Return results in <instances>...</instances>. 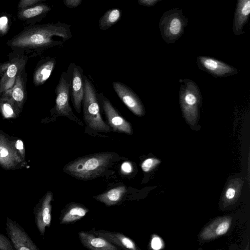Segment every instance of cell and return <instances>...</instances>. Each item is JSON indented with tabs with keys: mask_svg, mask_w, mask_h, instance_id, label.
Wrapping results in <instances>:
<instances>
[{
	"mask_svg": "<svg viewBox=\"0 0 250 250\" xmlns=\"http://www.w3.org/2000/svg\"><path fill=\"white\" fill-rule=\"evenodd\" d=\"M6 230L15 249L17 250H39L24 229L16 222L7 217Z\"/></svg>",
	"mask_w": 250,
	"mask_h": 250,
	"instance_id": "8",
	"label": "cell"
},
{
	"mask_svg": "<svg viewBox=\"0 0 250 250\" xmlns=\"http://www.w3.org/2000/svg\"><path fill=\"white\" fill-rule=\"evenodd\" d=\"M83 0H63L64 5L70 8H76L79 6Z\"/></svg>",
	"mask_w": 250,
	"mask_h": 250,
	"instance_id": "31",
	"label": "cell"
},
{
	"mask_svg": "<svg viewBox=\"0 0 250 250\" xmlns=\"http://www.w3.org/2000/svg\"><path fill=\"white\" fill-rule=\"evenodd\" d=\"M188 19L178 8L163 13L159 22L160 35L167 43H173L183 35L188 24Z\"/></svg>",
	"mask_w": 250,
	"mask_h": 250,
	"instance_id": "3",
	"label": "cell"
},
{
	"mask_svg": "<svg viewBox=\"0 0 250 250\" xmlns=\"http://www.w3.org/2000/svg\"><path fill=\"white\" fill-rule=\"evenodd\" d=\"M112 158L111 154L102 153L79 158L65 167L66 172L81 179L93 178L103 172Z\"/></svg>",
	"mask_w": 250,
	"mask_h": 250,
	"instance_id": "2",
	"label": "cell"
},
{
	"mask_svg": "<svg viewBox=\"0 0 250 250\" xmlns=\"http://www.w3.org/2000/svg\"><path fill=\"white\" fill-rule=\"evenodd\" d=\"M83 107V118L88 126L99 131H110L109 126L101 117L95 91L87 79H85L84 82Z\"/></svg>",
	"mask_w": 250,
	"mask_h": 250,
	"instance_id": "4",
	"label": "cell"
},
{
	"mask_svg": "<svg viewBox=\"0 0 250 250\" xmlns=\"http://www.w3.org/2000/svg\"><path fill=\"white\" fill-rule=\"evenodd\" d=\"M160 163V161L154 158H148L145 160L142 164L141 167L143 171L148 172L155 166Z\"/></svg>",
	"mask_w": 250,
	"mask_h": 250,
	"instance_id": "27",
	"label": "cell"
},
{
	"mask_svg": "<svg viewBox=\"0 0 250 250\" xmlns=\"http://www.w3.org/2000/svg\"><path fill=\"white\" fill-rule=\"evenodd\" d=\"M55 63V60L50 59L37 65L33 75V82L35 86L42 85L46 82L54 68Z\"/></svg>",
	"mask_w": 250,
	"mask_h": 250,
	"instance_id": "20",
	"label": "cell"
},
{
	"mask_svg": "<svg viewBox=\"0 0 250 250\" xmlns=\"http://www.w3.org/2000/svg\"><path fill=\"white\" fill-rule=\"evenodd\" d=\"M8 55V65L0 80V95L12 88L18 74L25 67L28 57L22 50H12Z\"/></svg>",
	"mask_w": 250,
	"mask_h": 250,
	"instance_id": "6",
	"label": "cell"
},
{
	"mask_svg": "<svg viewBox=\"0 0 250 250\" xmlns=\"http://www.w3.org/2000/svg\"><path fill=\"white\" fill-rule=\"evenodd\" d=\"M88 210L80 206L71 207L63 215L61 223L66 224L73 222L85 216Z\"/></svg>",
	"mask_w": 250,
	"mask_h": 250,
	"instance_id": "24",
	"label": "cell"
},
{
	"mask_svg": "<svg viewBox=\"0 0 250 250\" xmlns=\"http://www.w3.org/2000/svg\"><path fill=\"white\" fill-rule=\"evenodd\" d=\"M8 65V62L5 63L0 62V73H4Z\"/></svg>",
	"mask_w": 250,
	"mask_h": 250,
	"instance_id": "36",
	"label": "cell"
},
{
	"mask_svg": "<svg viewBox=\"0 0 250 250\" xmlns=\"http://www.w3.org/2000/svg\"><path fill=\"white\" fill-rule=\"evenodd\" d=\"M113 87L119 97L134 114L138 116L145 115V110L143 105L129 87L118 82L113 83Z\"/></svg>",
	"mask_w": 250,
	"mask_h": 250,
	"instance_id": "11",
	"label": "cell"
},
{
	"mask_svg": "<svg viewBox=\"0 0 250 250\" xmlns=\"http://www.w3.org/2000/svg\"><path fill=\"white\" fill-rule=\"evenodd\" d=\"M198 62L204 70L216 76H227L235 73L234 68L215 59L199 56Z\"/></svg>",
	"mask_w": 250,
	"mask_h": 250,
	"instance_id": "14",
	"label": "cell"
},
{
	"mask_svg": "<svg viewBox=\"0 0 250 250\" xmlns=\"http://www.w3.org/2000/svg\"><path fill=\"white\" fill-rule=\"evenodd\" d=\"M162 0H138V3L140 5L151 7L156 5L158 2Z\"/></svg>",
	"mask_w": 250,
	"mask_h": 250,
	"instance_id": "32",
	"label": "cell"
},
{
	"mask_svg": "<svg viewBox=\"0 0 250 250\" xmlns=\"http://www.w3.org/2000/svg\"><path fill=\"white\" fill-rule=\"evenodd\" d=\"M151 246L154 250H158L160 249L162 246L161 240L159 237H154L151 240Z\"/></svg>",
	"mask_w": 250,
	"mask_h": 250,
	"instance_id": "33",
	"label": "cell"
},
{
	"mask_svg": "<svg viewBox=\"0 0 250 250\" xmlns=\"http://www.w3.org/2000/svg\"><path fill=\"white\" fill-rule=\"evenodd\" d=\"M121 170L125 173H129L132 170L131 164L128 162L123 163L121 165Z\"/></svg>",
	"mask_w": 250,
	"mask_h": 250,
	"instance_id": "34",
	"label": "cell"
},
{
	"mask_svg": "<svg viewBox=\"0 0 250 250\" xmlns=\"http://www.w3.org/2000/svg\"><path fill=\"white\" fill-rule=\"evenodd\" d=\"M50 0H20L18 5V10L29 7L42 1Z\"/></svg>",
	"mask_w": 250,
	"mask_h": 250,
	"instance_id": "29",
	"label": "cell"
},
{
	"mask_svg": "<svg viewBox=\"0 0 250 250\" xmlns=\"http://www.w3.org/2000/svg\"><path fill=\"white\" fill-rule=\"evenodd\" d=\"M103 107L108 123L113 131L132 134L131 125L117 112L108 99L103 100Z\"/></svg>",
	"mask_w": 250,
	"mask_h": 250,
	"instance_id": "12",
	"label": "cell"
},
{
	"mask_svg": "<svg viewBox=\"0 0 250 250\" xmlns=\"http://www.w3.org/2000/svg\"><path fill=\"white\" fill-rule=\"evenodd\" d=\"M70 27V25L60 21L27 25L8 41L6 44L12 50L40 52L62 43L54 40V36L61 37L63 41L70 39L72 35Z\"/></svg>",
	"mask_w": 250,
	"mask_h": 250,
	"instance_id": "1",
	"label": "cell"
},
{
	"mask_svg": "<svg viewBox=\"0 0 250 250\" xmlns=\"http://www.w3.org/2000/svg\"><path fill=\"white\" fill-rule=\"evenodd\" d=\"M229 224L225 221L220 223L216 229V233L217 235H222L225 233L229 228Z\"/></svg>",
	"mask_w": 250,
	"mask_h": 250,
	"instance_id": "30",
	"label": "cell"
},
{
	"mask_svg": "<svg viewBox=\"0 0 250 250\" xmlns=\"http://www.w3.org/2000/svg\"><path fill=\"white\" fill-rule=\"evenodd\" d=\"M98 236L102 237L108 241H111L125 249L136 250L133 242L124 235L116 232L100 230L96 232Z\"/></svg>",
	"mask_w": 250,
	"mask_h": 250,
	"instance_id": "21",
	"label": "cell"
},
{
	"mask_svg": "<svg viewBox=\"0 0 250 250\" xmlns=\"http://www.w3.org/2000/svg\"><path fill=\"white\" fill-rule=\"evenodd\" d=\"M84 94V83L81 74L77 67L74 68L72 79V96L76 111L81 112Z\"/></svg>",
	"mask_w": 250,
	"mask_h": 250,
	"instance_id": "17",
	"label": "cell"
},
{
	"mask_svg": "<svg viewBox=\"0 0 250 250\" xmlns=\"http://www.w3.org/2000/svg\"><path fill=\"white\" fill-rule=\"evenodd\" d=\"M5 13L0 15V35H5L9 30L10 18L11 16Z\"/></svg>",
	"mask_w": 250,
	"mask_h": 250,
	"instance_id": "25",
	"label": "cell"
},
{
	"mask_svg": "<svg viewBox=\"0 0 250 250\" xmlns=\"http://www.w3.org/2000/svg\"><path fill=\"white\" fill-rule=\"evenodd\" d=\"M121 10L118 8L110 9L107 11L99 19V27L103 31L106 30L120 19Z\"/></svg>",
	"mask_w": 250,
	"mask_h": 250,
	"instance_id": "23",
	"label": "cell"
},
{
	"mask_svg": "<svg viewBox=\"0 0 250 250\" xmlns=\"http://www.w3.org/2000/svg\"><path fill=\"white\" fill-rule=\"evenodd\" d=\"M23 159L16 149L13 139L0 130V166L6 170H14L24 166Z\"/></svg>",
	"mask_w": 250,
	"mask_h": 250,
	"instance_id": "7",
	"label": "cell"
},
{
	"mask_svg": "<svg viewBox=\"0 0 250 250\" xmlns=\"http://www.w3.org/2000/svg\"><path fill=\"white\" fill-rule=\"evenodd\" d=\"M15 146L21 156L25 159V151L23 142L19 138L13 139Z\"/></svg>",
	"mask_w": 250,
	"mask_h": 250,
	"instance_id": "28",
	"label": "cell"
},
{
	"mask_svg": "<svg viewBox=\"0 0 250 250\" xmlns=\"http://www.w3.org/2000/svg\"><path fill=\"white\" fill-rule=\"evenodd\" d=\"M27 74L25 68L17 75L11 90V97L21 112L27 99Z\"/></svg>",
	"mask_w": 250,
	"mask_h": 250,
	"instance_id": "15",
	"label": "cell"
},
{
	"mask_svg": "<svg viewBox=\"0 0 250 250\" xmlns=\"http://www.w3.org/2000/svg\"><path fill=\"white\" fill-rule=\"evenodd\" d=\"M15 250L9 238L0 233V250Z\"/></svg>",
	"mask_w": 250,
	"mask_h": 250,
	"instance_id": "26",
	"label": "cell"
},
{
	"mask_svg": "<svg viewBox=\"0 0 250 250\" xmlns=\"http://www.w3.org/2000/svg\"><path fill=\"white\" fill-rule=\"evenodd\" d=\"M80 239L83 246L88 249L94 250H116L117 248L104 238L96 237L93 235L85 232L79 233Z\"/></svg>",
	"mask_w": 250,
	"mask_h": 250,
	"instance_id": "18",
	"label": "cell"
},
{
	"mask_svg": "<svg viewBox=\"0 0 250 250\" xmlns=\"http://www.w3.org/2000/svg\"><path fill=\"white\" fill-rule=\"evenodd\" d=\"M21 111L11 97L10 88L0 95V113L5 119H15Z\"/></svg>",
	"mask_w": 250,
	"mask_h": 250,
	"instance_id": "19",
	"label": "cell"
},
{
	"mask_svg": "<svg viewBox=\"0 0 250 250\" xmlns=\"http://www.w3.org/2000/svg\"><path fill=\"white\" fill-rule=\"evenodd\" d=\"M51 9L46 3H40L18 10L17 17L25 24L33 25L43 20Z\"/></svg>",
	"mask_w": 250,
	"mask_h": 250,
	"instance_id": "13",
	"label": "cell"
},
{
	"mask_svg": "<svg viewBox=\"0 0 250 250\" xmlns=\"http://www.w3.org/2000/svg\"><path fill=\"white\" fill-rule=\"evenodd\" d=\"M180 103L184 117L192 129L198 127L201 96L197 85L188 81L180 91Z\"/></svg>",
	"mask_w": 250,
	"mask_h": 250,
	"instance_id": "5",
	"label": "cell"
},
{
	"mask_svg": "<svg viewBox=\"0 0 250 250\" xmlns=\"http://www.w3.org/2000/svg\"><path fill=\"white\" fill-rule=\"evenodd\" d=\"M235 191L232 188H229L226 191V196L229 199L233 198L235 195Z\"/></svg>",
	"mask_w": 250,
	"mask_h": 250,
	"instance_id": "35",
	"label": "cell"
},
{
	"mask_svg": "<svg viewBox=\"0 0 250 250\" xmlns=\"http://www.w3.org/2000/svg\"><path fill=\"white\" fill-rule=\"evenodd\" d=\"M62 74L56 88V98L54 112L58 115L67 117L82 125L81 121L73 114L69 103V85Z\"/></svg>",
	"mask_w": 250,
	"mask_h": 250,
	"instance_id": "9",
	"label": "cell"
},
{
	"mask_svg": "<svg viewBox=\"0 0 250 250\" xmlns=\"http://www.w3.org/2000/svg\"><path fill=\"white\" fill-rule=\"evenodd\" d=\"M126 191V189L125 187L120 186L112 188L94 198L107 206H111L119 202Z\"/></svg>",
	"mask_w": 250,
	"mask_h": 250,
	"instance_id": "22",
	"label": "cell"
},
{
	"mask_svg": "<svg viewBox=\"0 0 250 250\" xmlns=\"http://www.w3.org/2000/svg\"><path fill=\"white\" fill-rule=\"evenodd\" d=\"M250 14V0H237L232 24V31L235 35L244 32L243 28L247 23Z\"/></svg>",
	"mask_w": 250,
	"mask_h": 250,
	"instance_id": "16",
	"label": "cell"
},
{
	"mask_svg": "<svg viewBox=\"0 0 250 250\" xmlns=\"http://www.w3.org/2000/svg\"><path fill=\"white\" fill-rule=\"evenodd\" d=\"M53 195L48 191L35 206L33 213L37 227L42 235H44L46 227H49L51 220V201Z\"/></svg>",
	"mask_w": 250,
	"mask_h": 250,
	"instance_id": "10",
	"label": "cell"
}]
</instances>
